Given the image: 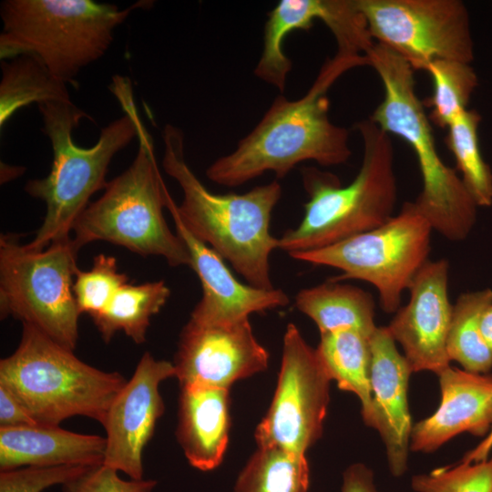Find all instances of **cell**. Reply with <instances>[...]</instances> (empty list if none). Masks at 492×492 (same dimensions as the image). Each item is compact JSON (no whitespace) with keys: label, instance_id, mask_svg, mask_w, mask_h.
<instances>
[{"label":"cell","instance_id":"cell-1","mask_svg":"<svg viewBox=\"0 0 492 492\" xmlns=\"http://www.w3.org/2000/svg\"><path fill=\"white\" fill-rule=\"evenodd\" d=\"M363 66H369L366 56L336 52L302 97L278 96L254 128L231 153L216 159L206 176L217 184L235 187L266 171L283 178L305 160L322 166L346 162L351 156L349 132L330 120L327 92L343 74Z\"/></svg>","mask_w":492,"mask_h":492},{"label":"cell","instance_id":"cell-2","mask_svg":"<svg viewBox=\"0 0 492 492\" xmlns=\"http://www.w3.org/2000/svg\"><path fill=\"white\" fill-rule=\"evenodd\" d=\"M112 92L125 114L101 129L91 148L75 144L73 130L80 120L90 118L71 100L47 101L37 105L43 130L49 138L53 162L49 174L29 180L25 190L46 203V213L29 247L46 248L53 241L70 237L75 222L88 206L91 196L105 190L108 168L113 157L137 138L141 118L134 103L128 78H113Z\"/></svg>","mask_w":492,"mask_h":492},{"label":"cell","instance_id":"cell-3","mask_svg":"<svg viewBox=\"0 0 492 492\" xmlns=\"http://www.w3.org/2000/svg\"><path fill=\"white\" fill-rule=\"evenodd\" d=\"M162 167L180 186L183 199L175 210L186 228L214 250L248 284L272 289L270 256L278 239L270 231L272 212L281 199L277 180L248 192L218 194L210 191L184 158V135L179 128H163Z\"/></svg>","mask_w":492,"mask_h":492},{"label":"cell","instance_id":"cell-4","mask_svg":"<svg viewBox=\"0 0 492 492\" xmlns=\"http://www.w3.org/2000/svg\"><path fill=\"white\" fill-rule=\"evenodd\" d=\"M364 144L355 178L342 186L315 168L302 169L309 200L300 224L278 239L289 254L316 250L373 230L392 218L396 203L394 148L389 134L371 119L355 125Z\"/></svg>","mask_w":492,"mask_h":492},{"label":"cell","instance_id":"cell-5","mask_svg":"<svg viewBox=\"0 0 492 492\" xmlns=\"http://www.w3.org/2000/svg\"><path fill=\"white\" fill-rule=\"evenodd\" d=\"M366 56L384 87V98L370 119L385 133L405 140L417 159L422 190L415 207L446 239H466L476 223L477 206L461 177L438 155L428 115L415 91V70L377 43Z\"/></svg>","mask_w":492,"mask_h":492},{"label":"cell","instance_id":"cell-6","mask_svg":"<svg viewBox=\"0 0 492 492\" xmlns=\"http://www.w3.org/2000/svg\"><path fill=\"white\" fill-rule=\"evenodd\" d=\"M149 3L119 9L93 0H6L0 10V57L32 56L57 79L75 83L108 49L115 29Z\"/></svg>","mask_w":492,"mask_h":492},{"label":"cell","instance_id":"cell-7","mask_svg":"<svg viewBox=\"0 0 492 492\" xmlns=\"http://www.w3.org/2000/svg\"><path fill=\"white\" fill-rule=\"evenodd\" d=\"M127 380L93 367L33 325L23 323L16 350L0 361V384L39 425L82 415L103 423Z\"/></svg>","mask_w":492,"mask_h":492},{"label":"cell","instance_id":"cell-8","mask_svg":"<svg viewBox=\"0 0 492 492\" xmlns=\"http://www.w3.org/2000/svg\"><path fill=\"white\" fill-rule=\"evenodd\" d=\"M138 149L129 167L108 182L103 195L90 203L73 227L80 249L95 241L125 247L141 256L163 257L172 267H190L189 251L163 214L168 190L155 158L153 140L142 120Z\"/></svg>","mask_w":492,"mask_h":492},{"label":"cell","instance_id":"cell-9","mask_svg":"<svg viewBox=\"0 0 492 492\" xmlns=\"http://www.w3.org/2000/svg\"><path fill=\"white\" fill-rule=\"evenodd\" d=\"M79 250L70 237L36 250L15 234H2L1 317L11 315L74 350L80 315L73 292Z\"/></svg>","mask_w":492,"mask_h":492},{"label":"cell","instance_id":"cell-10","mask_svg":"<svg viewBox=\"0 0 492 492\" xmlns=\"http://www.w3.org/2000/svg\"><path fill=\"white\" fill-rule=\"evenodd\" d=\"M432 231L415 203L405 202L398 214L373 230L327 247L289 255L340 270L343 273L333 281L357 279L371 283L383 311L396 313L403 292L429 261Z\"/></svg>","mask_w":492,"mask_h":492},{"label":"cell","instance_id":"cell-11","mask_svg":"<svg viewBox=\"0 0 492 492\" xmlns=\"http://www.w3.org/2000/svg\"><path fill=\"white\" fill-rule=\"evenodd\" d=\"M377 44L424 70L437 59L471 64L474 41L460 0H356Z\"/></svg>","mask_w":492,"mask_h":492},{"label":"cell","instance_id":"cell-12","mask_svg":"<svg viewBox=\"0 0 492 492\" xmlns=\"http://www.w3.org/2000/svg\"><path fill=\"white\" fill-rule=\"evenodd\" d=\"M331 378L316 349L289 323L283 336L277 387L258 425V446L305 455L321 437L329 404Z\"/></svg>","mask_w":492,"mask_h":492},{"label":"cell","instance_id":"cell-13","mask_svg":"<svg viewBox=\"0 0 492 492\" xmlns=\"http://www.w3.org/2000/svg\"><path fill=\"white\" fill-rule=\"evenodd\" d=\"M269 358L249 319L222 324L189 320L180 333L173 364L180 388L229 389L234 382L264 371Z\"/></svg>","mask_w":492,"mask_h":492},{"label":"cell","instance_id":"cell-14","mask_svg":"<svg viewBox=\"0 0 492 492\" xmlns=\"http://www.w3.org/2000/svg\"><path fill=\"white\" fill-rule=\"evenodd\" d=\"M169 377H175L173 364L157 360L149 353L142 355L102 423L106 431L103 465L130 479L143 478V451L165 409L159 384Z\"/></svg>","mask_w":492,"mask_h":492},{"label":"cell","instance_id":"cell-15","mask_svg":"<svg viewBox=\"0 0 492 492\" xmlns=\"http://www.w3.org/2000/svg\"><path fill=\"white\" fill-rule=\"evenodd\" d=\"M448 269L445 259L428 261L408 289V303L396 311L387 326L413 373L438 375L450 366L446 342L453 304L448 299Z\"/></svg>","mask_w":492,"mask_h":492},{"label":"cell","instance_id":"cell-16","mask_svg":"<svg viewBox=\"0 0 492 492\" xmlns=\"http://www.w3.org/2000/svg\"><path fill=\"white\" fill-rule=\"evenodd\" d=\"M165 204L173 218L176 233L189 251L190 268L201 283L202 295L190 314V321L201 324L231 323L249 319L251 313L289 303L288 295L281 289H260L238 281L224 260L186 228L169 190Z\"/></svg>","mask_w":492,"mask_h":492},{"label":"cell","instance_id":"cell-17","mask_svg":"<svg viewBox=\"0 0 492 492\" xmlns=\"http://www.w3.org/2000/svg\"><path fill=\"white\" fill-rule=\"evenodd\" d=\"M370 346L372 402L363 420L379 433L390 472L398 477L407 470L414 425L408 405V383L413 372L387 326H377Z\"/></svg>","mask_w":492,"mask_h":492},{"label":"cell","instance_id":"cell-18","mask_svg":"<svg viewBox=\"0 0 492 492\" xmlns=\"http://www.w3.org/2000/svg\"><path fill=\"white\" fill-rule=\"evenodd\" d=\"M436 411L413 425L410 450L432 453L461 433L484 438L492 428V374L452 367L438 375Z\"/></svg>","mask_w":492,"mask_h":492},{"label":"cell","instance_id":"cell-19","mask_svg":"<svg viewBox=\"0 0 492 492\" xmlns=\"http://www.w3.org/2000/svg\"><path fill=\"white\" fill-rule=\"evenodd\" d=\"M106 439L59 425L0 427V470L26 466L103 464Z\"/></svg>","mask_w":492,"mask_h":492},{"label":"cell","instance_id":"cell-20","mask_svg":"<svg viewBox=\"0 0 492 492\" xmlns=\"http://www.w3.org/2000/svg\"><path fill=\"white\" fill-rule=\"evenodd\" d=\"M229 389L181 388L177 438L189 463L201 471L219 466L229 441Z\"/></svg>","mask_w":492,"mask_h":492},{"label":"cell","instance_id":"cell-21","mask_svg":"<svg viewBox=\"0 0 492 492\" xmlns=\"http://www.w3.org/2000/svg\"><path fill=\"white\" fill-rule=\"evenodd\" d=\"M295 307L315 323L320 334L352 329L371 337L377 328L372 295L333 280L301 290Z\"/></svg>","mask_w":492,"mask_h":492},{"label":"cell","instance_id":"cell-22","mask_svg":"<svg viewBox=\"0 0 492 492\" xmlns=\"http://www.w3.org/2000/svg\"><path fill=\"white\" fill-rule=\"evenodd\" d=\"M333 0H281L268 13L263 49L254 74L283 92L292 61L283 52V42L295 30H309L314 20L323 24L330 18Z\"/></svg>","mask_w":492,"mask_h":492},{"label":"cell","instance_id":"cell-23","mask_svg":"<svg viewBox=\"0 0 492 492\" xmlns=\"http://www.w3.org/2000/svg\"><path fill=\"white\" fill-rule=\"evenodd\" d=\"M317 354L331 380L343 391L355 395L361 402L362 416L369 413L371 346L369 336L352 329L320 334Z\"/></svg>","mask_w":492,"mask_h":492},{"label":"cell","instance_id":"cell-24","mask_svg":"<svg viewBox=\"0 0 492 492\" xmlns=\"http://www.w3.org/2000/svg\"><path fill=\"white\" fill-rule=\"evenodd\" d=\"M169 295L170 290L163 281L127 283L92 319L105 343L123 331L136 343H142L151 317L161 310Z\"/></svg>","mask_w":492,"mask_h":492},{"label":"cell","instance_id":"cell-25","mask_svg":"<svg viewBox=\"0 0 492 492\" xmlns=\"http://www.w3.org/2000/svg\"><path fill=\"white\" fill-rule=\"evenodd\" d=\"M0 127L20 108L55 100H71L67 84L36 57L22 55L1 62Z\"/></svg>","mask_w":492,"mask_h":492},{"label":"cell","instance_id":"cell-26","mask_svg":"<svg viewBox=\"0 0 492 492\" xmlns=\"http://www.w3.org/2000/svg\"><path fill=\"white\" fill-rule=\"evenodd\" d=\"M491 304L490 288L462 293L453 304L446 350L466 371L488 374L492 368V349L481 332L482 315Z\"/></svg>","mask_w":492,"mask_h":492},{"label":"cell","instance_id":"cell-27","mask_svg":"<svg viewBox=\"0 0 492 492\" xmlns=\"http://www.w3.org/2000/svg\"><path fill=\"white\" fill-rule=\"evenodd\" d=\"M305 455L258 446L240 472L233 492H309Z\"/></svg>","mask_w":492,"mask_h":492},{"label":"cell","instance_id":"cell-28","mask_svg":"<svg viewBox=\"0 0 492 492\" xmlns=\"http://www.w3.org/2000/svg\"><path fill=\"white\" fill-rule=\"evenodd\" d=\"M480 114L466 109L447 127L446 145L461 179L477 207L492 205V170L484 160L478 142Z\"/></svg>","mask_w":492,"mask_h":492},{"label":"cell","instance_id":"cell-29","mask_svg":"<svg viewBox=\"0 0 492 492\" xmlns=\"http://www.w3.org/2000/svg\"><path fill=\"white\" fill-rule=\"evenodd\" d=\"M433 80V93L423 101L431 108L430 122L440 128L467 109L470 97L478 85L477 73L470 64L446 59L430 62L424 69Z\"/></svg>","mask_w":492,"mask_h":492},{"label":"cell","instance_id":"cell-30","mask_svg":"<svg viewBox=\"0 0 492 492\" xmlns=\"http://www.w3.org/2000/svg\"><path fill=\"white\" fill-rule=\"evenodd\" d=\"M128 283V277L118 271L113 256L100 253L94 257L89 271H78L73 292L78 311L91 317L101 313L121 287Z\"/></svg>","mask_w":492,"mask_h":492},{"label":"cell","instance_id":"cell-31","mask_svg":"<svg viewBox=\"0 0 492 492\" xmlns=\"http://www.w3.org/2000/svg\"><path fill=\"white\" fill-rule=\"evenodd\" d=\"M415 492H492V453L481 461L460 462L412 477Z\"/></svg>","mask_w":492,"mask_h":492},{"label":"cell","instance_id":"cell-32","mask_svg":"<svg viewBox=\"0 0 492 492\" xmlns=\"http://www.w3.org/2000/svg\"><path fill=\"white\" fill-rule=\"evenodd\" d=\"M93 466H26L1 471L0 492H42L54 485H64Z\"/></svg>","mask_w":492,"mask_h":492},{"label":"cell","instance_id":"cell-33","mask_svg":"<svg viewBox=\"0 0 492 492\" xmlns=\"http://www.w3.org/2000/svg\"><path fill=\"white\" fill-rule=\"evenodd\" d=\"M154 479L124 480L118 472L103 464L93 466L63 485V492H152Z\"/></svg>","mask_w":492,"mask_h":492},{"label":"cell","instance_id":"cell-34","mask_svg":"<svg viewBox=\"0 0 492 492\" xmlns=\"http://www.w3.org/2000/svg\"><path fill=\"white\" fill-rule=\"evenodd\" d=\"M37 424L17 397L0 384V427L35 425Z\"/></svg>","mask_w":492,"mask_h":492},{"label":"cell","instance_id":"cell-35","mask_svg":"<svg viewBox=\"0 0 492 492\" xmlns=\"http://www.w3.org/2000/svg\"><path fill=\"white\" fill-rule=\"evenodd\" d=\"M341 492H379L374 472L361 463L349 466L343 474Z\"/></svg>","mask_w":492,"mask_h":492},{"label":"cell","instance_id":"cell-36","mask_svg":"<svg viewBox=\"0 0 492 492\" xmlns=\"http://www.w3.org/2000/svg\"><path fill=\"white\" fill-rule=\"evenodd\" d=\"M492 453V428L473 449L466 452L460 462L474 463L487 458Z\"/></svg>","mask_w":492,"mask_h":492},{"label":"cell","instance_id":"cell-37","mask_svg":"<svg viewBox=\"0 0 492 492\" xmlns=\"http://www.w3.org/2000/svg\"><path fill=\"white\" fill-rule=\"evenodd\" d=\"M481 332L485 341L492 349V304L485 310L482 315Z\"/></svg>","mask_w":492,"mask_h":492}]
</instances>
